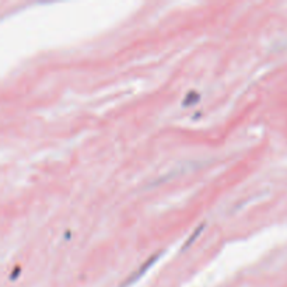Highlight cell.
Returning a JSON list of instances; mask_svg holds the SVG:
<instances>
[{"label":"cell","mask_w":287,"mask_h":287,"mask_svg":"<svg viewBox=\"0 0 287 287\" xmlns=\"http://www.w3.org/2000/svg\"><path fill=\"white\" fill-rule=\"evenodd\" d=\"M160 255H161V252L156 253V255H151L150 258L146 260V262H144L142 266H139V269H137L135 273L130 274L129 277H128L126 280L123 281L122 284H121V287H128V286H130L132 283H135V281H136V280H139V279H140V277H142V276H143V274L146 273V272H147V269H149V267H150L151 265H153V263H154V262H156V260L158 259V256H160Z\"/></svg>","instance_id":"6da1fadb"},{"label":"cell","mask_w":287,"mask_h":287,"mask_svg":"<svg viewBox=\"0 0 287 287\" xmlns=\"http://www.w3.org/2000/svg\"><path fill=\"white\" fill-rule=\"evenodd\" d=\"M203 227H205V224H200V227H198V228L195 230V232L192 234L191 238H189V239H188V241H186V242H185L184 248H186V246H188V245H191L192 241H193V239H195V238H196V237H198V234H200V231L203 230Z\"/></svg>","instance_id":"7a4b0ae2"}]
</instances>
